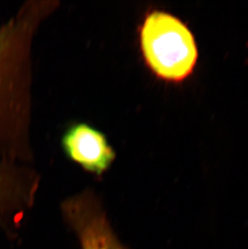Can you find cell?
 I'll return each instance as SVG.
<instances>
[{"label": "cell", "mask_w": 248, "mask_h": 249, "mask_svg": "<svg viewBox=\"0 0 248 249\" xmlns=\"http://www.w3.org/2000/svg\"><path fill=\"white\" fill-rule=\"evenodd\" d=\"M28 12L0 26V159L24 155Z\"/></svg>", "instance_id": "obj_1"}, {"label": "cell", "mask_w": 248, "mask_h": 249, "mask_svg": "<svg viewBox=\"0 0 248 249\" xmlns=\"http://www.w3.org/2000/svg\"><path fill=\"white\" fill-rule=\"evenodd\" d=\"M139 48L143 63L164 83L180 86L195 76L200 60L192 28L165 10H149L138 28Z\"/></svg>", "instance_id": "obj_2"}, {"label": "cell", "mask_w": 248, "mask_h": 249, "mask_svg": "<svg viewBox=\"0 0 248 249\" xmlns=\"http://www.w3.org/2000/svg\"><path fill=\"white\" fill-rule=\"evenodd\" d=\"M61 210L82 249H126L113 231L94 194L84 192L70 197L64 201Z\"/></svg>", "instance_id": "obj_3"}, {"label": "cell", "mask_w": 248, "mask_h": 249, "mask_svg": "<svg viewBox=\"0 0 248 249\" xmlns=\"http://www.w3.org/2000/svg\"><path fill=\"white\" fill-rule=\"evenodd\" d=\"M61 148L66 157L86 171L103 175L116 158L103 132L87 123H74L62 135Z\"/></svg>", "instance_id": "obj_4"}, {"label": "cell", "mask_w": 248, "mask_h": 249, "mask_svg": "<svg viewBox=\"0 0 248 249\" xmlns=\"http://www.w3.org/2000/svg\"><path fill=\"white\" fill-rule=\"evenodd\" d=\"M35 183L13 161L0 159V219L30 206Z\"/></svg>", "instance_id": "obj_5"}]
</instances>
